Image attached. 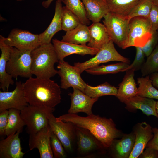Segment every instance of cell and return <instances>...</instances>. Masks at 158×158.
<instances>
[{"label": "cell", "instance_id": "52a82bcc", "mask_svg": "<svg viewBox=\"0 0 158 158\" xmlns=\"http://www.w3.org/2000/svg\"><path fill=\"white\" fill-rule=\"evenodd\" d=\"M95 55L94 57L84 62L75 63L74 66L81 74L87 69L111 61L124 62L129 64L130 62L129 59L122 56L117 51L111 39L105 44Z\"/></svg>", "mask_w": 158, "mask_h": 158}, {"label": "cell", "instance_id": "4dcf8cb0", "mask_svg": "<svg viewBox=\"0 0 158 158\" xmlns=\"http://www.w3.org/2000/svg\"><path fill=\"white\" fill-rule=\"evenodd\" d=\"M8 121L5 135L9 136L18 131L22 130L25 124L20 115V111L14 109H8Z\"/></svg>", "mask_w": 158, "mask_h": 158}, {"label": "cell", "instance_id": "ffe728a7", "mask_svg": "<svg viewBox=\"0 0 158 158\" xmlns=\"http://www.w3.org/2000/svg\"><path fill=\"white\" fill-rule=\"evenodd\" d=\"M135 140V135L133 132L124 134L120 139L114 140L109 147L113 156L116 158H129Z\"/></svg>", "mask_w": 158, "mask_h": 158}, {"label": "cell", "instance_id": "8d00e7d4", "mask_svg": "<svg viewBox=\"0 0 158 158\" xmlns=\"http://www.w3.org/2000/svg\"><path fill=\"white\" fill-rule=\"evenodd\" d=\"M135 47L136 49L135 56L133 61L129 65L128 70L133 69L135 71L141 70L145 62V56L142 47Z\"/></svg>", "mask_w": 158, "mask_h": 158}, {"label": "cell", "instance_id": "277c9868", "mask_svg": "<svg viewBox=\"0 0 158 158\" xmlns=\"http://www.w3.org/2000/svg\"><path fill=\"white\" fill-rule=\"evenodd\" d=\"M103 24L110 39L120 48L126 49L130 18L111 12L104 17Z\"/></svg>", "mask_w": 158, "mask_h": 158}, {"label": "cell", "instance_id": "7dc6e473", "mask_svg": "<svg viewBox=\"0 0 158 158\" xmlns=\"http://www.w3.org/2000/svg\"><path fill=\"white\" fill-rule=\"evenodd\" d=\"M17 1H22L25 0H15Z\"/></svg>", "mask_w": 158, "mask_h": 158}, {"label": "cell", "instance_id": "cb8c5ba5", "mask_svg": "<svg viewBox=\"0 0 158 158\" xmlns=\"http://www.w3.org/2000/svg\"><path fill=\"white\" fill-rule=\"evenodd\" d=\"M87 18L93 23L100 22L110 11L104 0H81Z\"/></svg>", "mask_w": 158, "mask_h": 158}, {"label": "cell", "instance_id": "7bdbcfd3", "mask_svg": "<svg viewBox=\"0 0 158 158\" xmlns=\"http://www.w3.org/2000/svg\"><path fill=\"white\" fill-rule=\"evenodd\" d=\"M150 76L153 85L158 90V72L151 74Z\"/></svg>", "mask_w": 158, "mask_h": 158}, {"label": "cell", "instance_id": "ab89813d", "mask_svg": "<svg viewBox=\"0 0 158 158\" xmlns=\"http://www.w3.org/2000/svg\"><path fill=\"white\" fill-rule=\"evenodd\" d=\"M8 116V110H6L0 112V135H5V132L7 126Z\"/></svg>", "mask_w": 158, "mask_h": 158}, {"label": "cell", "instance_id": "f546056e", "mask_svg": "<svg viewBox=\"0 0 158 158\" xmlns=\"http://www.w3.org/2000/svg\"><path fill=\"white\" fill-rule=\"evenodd\" d=\"M129 64L120 62L116 63L106 65H102L87 69L85 71L88 73L95 75L114 74L120 72L127 71L129 66Z\"/></svg>", "mask_w": 158, "mask_h": 158}, {"label": "cell", "instance_id": "3957f363", "mask_svg": "<svg viewBox=\"0 0 158 158\" xmlns=\"http://www.w3.org/2000/svg\"><path fill=\"white\" fill-rule=\"evenodd\" d=\"M31 72L37 78L49 79L58 74L54 65L59 61L53 44L40 45L31 51Z\"/></svg>", "mask_w": 158, "mask_h": 158}, {"label": "cell", "instance_id": "b9f144b4", "mask_svg": "<svg viewBox=\"0 0 158 158\" xmlns=\"http://www.w3.org/2000/svg\"><path fill=\"white\" fill-rule=\"evenodd\" d=\"M153 136L148 142L146 147L153 148L158 151V128H152Z\"/></svg>", "mask_w": 158, "mask_h": 158}, {"label": "cell", "instance_id": "ba28073f", "mask_svg": "<svg viewBox=\"0 0 158 158\" xmlns=\"http://www.w3.org/2000/svg\"><path fill=\"white\" fill-rule=\"evenodd\" d=\"M152 33L148 18L137 16L130 18L126 48L142 47L151 37Z\"/></svg>", "mask_w": 158, "mask_h": 158}, {"label": "cell", "instance_id": "f35d334b", "mask_svg": "<svg viewBox=\"0 0 158 158\" xmlns=\"http://www.w3.org/2000/svg\"><path fill=\"white\" fill-rule=\"evenodd\" d=\"M148 18L152 33L157 31L158 30V7L153 4Z\"/></svg>", "mask_w": 158, "mask_h": 158}, {"label": "cell", "instance_id": "83f0119b", "mask_svg": "<svg viewBox=\"0 0 158 158\" xmlns=\"http://www.w3.org/2000/svg\"><path fill=\"white\" fill-rule=\"evenodd\" d=\"M137 95L158 100V90L153 85L150 75L139 77Z\"/></svg>", "mask_w": 158, "mask_h": 158}, {"label": "cell", "instance_id": "30bf717a", "mask_svg": "<svg viewBox=\"0 0 158 158\" xmlns=\"http://www.w3.org/2000/svg\"><path fill=\"white\" fill-rule=\"evenodd\" d=\"M48 123L51 130L60 141L65 149L71 152L76 138V126L69 122L57 121L52 113L49 116Z\"/></svg>", "mask_w": 158, "mask_h": 158}, {"label": "cell", "instance_id": "1f68e13d", "mask_svg": "<svg viewBox=\"0 0 158 158\" xmlns=\"http://www.w3.org/2000/svg\"><path fill=\"white\" fill-rule=\"evenodd\" d=\"M65 6L79 18L81 23L86 25L90 23L87 18L84 5L81 0H63Z\"/></svg>", "mask_w": 158, "mask_h": 158}, {"label": "cell", "instance_id": "d6986e66", "mask_svg": "<svg viewBox=\"0 0 158 158\" xmlns=\"http://www.w3.org/2000/svg\"><path fill=\"white\" fill-rule=\"evenodd\" d=\"M4 37L0 36V49L1 54L0 57V88L3 91L6 89L8 91L10 85H13L14 82L12 76L7 73L6 68V63L10 57L11 47L6 44Z\"/></svg>", "mask_w": 158, "mask_h": 158}, {"label": "cell", "instance_id": "603a6c76", "mask_svg": "<svg viewBox=\"0 0 158 158\" xmlns=\"http://www.w3.org/2000/svg\"><path fill=\"white\" fill-rule=\"evenodd\" d=\"M134 71L133 69L126 71L122 81L118 85L116 97L122 102L137 95L138 88L134 78Z\"/></svg>", "mask_w": 158, "mask_h": 158}, {"label": "cell", "instance_id": "9c48e42d", "mask_svg": "<svg viewBox=\"0 0 158 158\" xmlns=\"http://www.w3.org/2000/svg\"><path fill=\"white\" fill-rule=\"evenodd\" d=\"M6 44L21 51H32L40 45L39 34H34L24 30L13 29L7 38Z\"/></svg>", "mask_w": 158, "mask_h": 158}, {"label": "cell", "instance_id": "d590c367", "mask_svg": "<svg viewBox=\"0 0 158 158\" xmlns=\"http://www.w3.org/2000/svg\"><path fill=\"white\" fill-rule=\"evenodd\" d=\"M50 142L54 157L65 158L66 154L62 143L56 135L51 130L50 136Z\"/></svg>", "mask_w": 158, "mask_h": 158}, {"label": "cell", "instance_id": "8992f818", "mask_svg": "<svg viewBox=\"0 0 158 158\" xmlns=\"http://www.w3.org/2000/svg\"><path fill=\"white\" fill-rule=\"evenodd\" d=\"M31 51H21L15 47H11L6 70L13 78H17L20 76L29 78L32 77Z\"/></svg>", "mask_w": 158, "mask_h": 158}, {"label": "cell", "instance_id": "5bb4252c", "mask_svg": "<svg viewBox=\"0 0 158 158\" xmlns=\"http://www.w3.org/2000/svg\"><path fill=\"white\" fill-rule=\"evenodd\" d=\"M52 43L59 61L73 54L81 55H95L99 50L86 45L76 44L64 42L56 39H52Z\"/></svg>", "mask_w": 158, "mask_h": 158}, {"label": "cell", "instance_id": "d6a6232c", "mask_svg": "<svg viewBox=\"0 0 158 158\" xmlns=\"http://www.w3.org/2000/svg\"><path fill=\"white\" fill-rule=\"evenodd\" d=\"M61 23L62 30L66 32L74 29L81 23L78 18L66 6L62 8Z\"/></svg>", "mask_w": 158, "mask_h": 158}, {"label": "cell", "instance_id": "e575fe53", "mask_svg": "<svg viewBox=\"0 0 158 158\" xmlns=\"http://www.w3.org/2000/svg\"><path fill=\"white\" fill-rule=\"evenodd\" d=\"M153 4L152 0H141L135 6L128 16L130 18L137 16L148 18Z\"/></svg>", "mask_w": 158, "mask_h": 158}, {"label": "cell", "instance_id": "2e32d148", "mask_svg": "<svg viewBox=\"0 0 158 158\" xmlns=\"http://www.w3.org/2000/svg\"><path fill=\"white\" fill-rule=\"evenodd\" d=\"M73 89V92L68 94L71 103L68 113L76 114L83 112L87 115L93 114L92 107L98 98H92L78 89Z\"/></svg>", "mask_w": 158, "mask_h": 158}, {"label": "cell", "instance_id": "484cf974", "mask_svg": "<svg viewBox=\"0 0 158 158\" xmlns=\"http://www.w3.org/2000/svg\"><path fill=\"white\" fill-rule=\"evenodd\" d=\"M90 40L88 27L81 23L74 29L66 32L62 37L61 41L76 44L86 45Z\"/></svg>", "mask_w": 158, "mask_h": 158}, {"label": "cell", "instance_id": "7a4b0ae2", "mask_svg": "<svg viewBox=\"0 0 158 158\" xmlns=\"http://www.w3.org/2000/svg\"><path fill=\"white\" fill-rule=\"evenodd\" d=\"M23 86L26 99L30 105L54 108L61 102L60 87L50 79L31 77Z\"/></svg>", "mask_w": 158, "mask_h": 158}, {"label": "cell", "instance_id": "ac0fdd59", "mask_svg": "<svg viewBox=\"0 0 158 158\" xmlns=\"http://www.w3.org/2000/svg\"><path fill=\"white\" fill-rule=\"evenodd\" d=\"M19 130L0 141V158H22L25 153L22 151Z\"/></svg>", "mask_w": 158, "mask_h": 158}, {"label": "cell", "instance_id": "7402d4cb", "mask_svg": "<svg viewBox=\"0 0 158 158\" xmlns=\"http://www.w3.org/2000/svg\"><path fill=\"white\" fill-rule=\"evenodd\" d=\"M61 2L60 0L56 1L55 13L51 23L43 32L39 34L40 45L51 43L54 36L57 32L62 30L61 17L63 7Z\"/></svg>", "mask_w": 158, "mask_h": 158}, {"label": "cell", "instance_id": "d4e9b609", "mask_svg": "<svg viewBox=\"0 0 158 158\" xmlns=\"http://www.w3.org/2000/svg\"><path fill=\"white\" fill-rule=\"evenodd\" d=\"M88 27L90 35L88 47L99 50L111 39L104 24L93 23Z\"/></svg>", "mask_w": 158, "mask_h": 158}, {"label": "cell", "instance_id": "4fadbf2b", "mask_svg": "<svg viewBox=\"0 0 158 158\" xmlns=\"http://www.w3.org/2000/svg\"><path fill=\"white\" fill-rule=\"evenodd\" d=\"M51 133L49 125L36 133L29 134L30 150L37 149L41 158H54L50 145Z\"/></svg>", "mask_w": 158, "mask_h": 158}, {"label": "cell", "instance_id": "8fae6325", "mask_svg": "<svg viewBox=\"0 0 158 158\" xmlns=\"http://www.w3.org/2000/svg\"><path fill=\"white\" fill-rule=\"evenodd\" d=\"M57 68L58 74L61 77V88L67 89L70 87L78 89L84 93L87 84L82 78L81 73L75 67L64 60L59 61Z\"/></svg>", "mask_w": 158, "mask_h": 158}, {"label": "cell", "instance_id": "ee69618b", "mask_svg": "<svg viewBox=\"0 0 158 158\" xmlns=\"http://www.w3.org/2000/svg\"><path fill=\"white\" fill-rule=\"evenodd\" d=\"M54 0H47L43 1L42 3V6L44 8H48L50 5L51 2ZM60 0L62 1L63 0Z\"/></svg>", "mask_w": 158, "mask_h": 158}, {"label": "cell", "instance_id": "44dd1931", "mask_svg": "<svg viewBox=\"0 0 158 158\" xmlns=\"http://www.w3.org/2000/svg\"><path fill=\"white\" fill-rule=\"evenodd\" d=\"M125 108L129 111L140 109L147 116L153 115L158 118L156 111L157 101L153 99L136 95L126 101Z\"/></svg>", "mask_w": 158, "mask_h": 158}, {"label": "cell", "instance_id": "9a60e30c", "mask_svg": "<svg viewBox=\"0 0 158 158\" xmlns=\"http://www.w3.org/2000/svg\"><path fill=\"white\" fill-rule=\"evenodd\" d=\"M133 132L135 135V142L129 158L138 157L153 136L152 128L145 122L136 124Z\"/></svg>", "mask_w": 158, "mask_h": 158}, {"label": "cell", "instance_id": "bcb514c9", "mask_svg": "<svg viewBox=\"0 0 158 158\" xmlns=\"http://www.w3.org/2000/svg\"><path fill=\"white\" fill-rule=\"evenodd\" d=\"M156 111L157 114H158V101H157L156 105Z\"/></svg>", "mask_w": 158, "mask_h": 158}, {"label": "cell", "instance_id": "c3c4849f", "mask_svg": "<svg viewBox=\"0 0 158 158\" xmlns=\"http://www.w3.org/2000/svg\"><path fill=\"white\" fill-rule=\"evenodd\" d=\"M157 33H158V30H157Z\"/></svg>", "mask_w": 158, "mask_h": 158}, {"label": "cell", "instance_id": "836d02e7", "mask_svg": "<svg viewBox=\"0 0 158 158\" xmlns=\"http://www.w3.org/2000/svg\"><path fill=\"white\" fill-rule=\"evenodd\" d=\"M142 76L158 72V45L147 57L141 69Z\"/></svg>", "mask_w": 158, "mask_h": 158}, {"label": "cell", "instance_id": "74e56055", "mask_svg": "<svg viewBox=\"0 0 158 158\" xmlns=\"http://www.w3.org/2000/svg\"><path fill=\"white\" fill-rule=\"evenodd\" d=\"M158 44L157 31L152 33L151 37L145 45L142 47L145 56L147 57L152 52Z\"/></svg>", "mask_w": 158, "mask_h": 158}, {"label": "cell", "instance_id": "60d3db41", "mask_svg": "<svg viewBox=\"0 0 158 158\" xmlns=\"http://www.w3.org/2000/svg\"><path fill=\"white\" fill-rule=\"evenodd\" d=\"M140 158H158V151L155 149L146 147L139 156Z\"/></svg>", "mask_w": 158, "mask_h": 158}, {"label": "cell", "instance_id": "f6af8a7d", "mask_svg": "<svg viewBox=\"0 0 158 158\" xmlns=\"http://www.w3.org/2000/svg\"><path fill=\"white\" fill-rule=\"evenodd\" d=\"M153 3L158 7V0H152Z\"/></svg>", "mask_w": 158, "mask_h": 158}, {"label": "cell", "instance_id": "f1b7e54d", "mask_svg": "<svg viewBox=\"0 0 158 158\" xmlns=\"http://www.w3.org/2000/svg\"><path fill=\"white\" fill-rule=\"evenodd\" d=\"M117 92V88L107 82L95 87L87 84L84 90V93L93 98H99L101 96L105 95L116 96Z\"/></svg>", "mask_w": 158, "mask_h": 158}, {"label": "cell", "instance_id": "e0dca14e", "mask_svg": "<svg viewBox=\"0 0 158 158\" xmlns=\"http://www.w3.org/2000/svg\"><path fill=\"white\" fill-rule=\"evenodd\" d=\"M75 132L77 150L81 154L87 155L104 147L100 142L88 130L76 126Z\"/></svg>", "mask_w": 158, "mask_h": 158}, {"label": "cell", "instance_id": "4316f807", "mask_svg": "<svg viewBox=\"0 0 158 158\" xmlns=\"http://www.w3.org/2000/svg\"><path fill=\"white\" fill-rule=\"evenodd\" d=\"M141 0H104L110 11L128 16L135 6Z\"/></svg>", "mask_w": 158, "mask_h": 158}, {"label": "cell", "instance_id": "5b68a950", "mask_svg": "<svg viewBox=\"0 0 158 158\" xmlns=\"http://www.w3.org/2000/svg\"><path fill=\"white\" fill-rule=\"evenodd\" d=\"M54 110L46 107L29 104L20 111L22 120L29 134L49 126V118Z\"/></svg>", "mask_w": 158, "mask_h": 158}, {"label": "cell", "instance_id": "6da1fadb", "mask_svg": "<svg viewBox=\"0 0 158 158\" xmlns=\"http://www.w3.org/2000/svg\"><path fill=\"white\" fill-rule=\"evenodd\" d=\"M57 121L69 122L76 126L88 130L100 142L104 148L110 147L116 138L121 135L111 118H107L93 114L82 117L68 113L56 118Z\"/></svg>", "mask_w": 158, "mask_h": 158}, {"label": "cell", "instance_id": "7c38bea8", "mask_svg": "<svg viewBox=\"0 0 158 158\" xmlns=\"http://www.w3.org/2000/svg\"><path fill=\"white\" fill-rule=\"evenodd\" d=\"M16 85L13 91H0V112L11 109L21 111L29 104L25 97L23 83L17 81Z\"/></svg>", "mask_w": 158, "mask_h": 158}]
</instances>
